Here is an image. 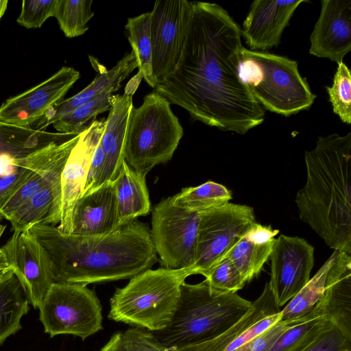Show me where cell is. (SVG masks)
<instances>
[{
	"label": "cell",
	"mask_w": 351,
	"mask_h": 351,
	"mask_svg": "<svg viewBox=\"0 0 351 351\" xmlns=\"http://www.w3.org/2000/svg\"><path fill=\"white\" fill-rule=\"evenodd\" d=\"M10 267L8 263L5 255L2 249L0 248V271L7 269Z\"/></svg>",
	"instance_id": "obj_40"
},
{
	"label": "cell",
	"mask_w": 351,
	"mask_h": 351,
	"mask_svg": "<svg viewBox=\"0 0 351 351\" xmlns=\"http://www.w3.org/2000/svg\"><path fill=\"white\" fill-rule=\"evenodd\" d=\"M256 222L254 208L228 203L199 213L192 274L204 275L225 258L237 240Z\"/></svg>",
	"instance_id": "obj_10"
},
{
	"label": "cell",
	"mask_w": 351,
	"mask_h": 351,
	"mask_svg": "<svg viewBox=\"0 0 351 351\" xmlns=\"http://www.w3.org/2000/svg\"><path fill=\"white\" fill-rule=\"evenodd\" d=\"M74 135L49 132L0 121V156L24 158L53 142L64 141Z\"/></svg>",
	"instance_id": "obj_25"
},
{
	"label": "cell",
	"mask_w": 351,
	"mask_h": 351,
	"mask_svg": "<svg viewBox=\"0 0 351 351\" xmlns=\"http://www.w3.org/2000/svg\"><path fill=\"white\" fill-rule=\"evenodd\" d=\"M232 198L231 191L221 184L208 181L197 186L186 187L172 196L174 205L202 213L222 206Z\"/></svg>",
	"instance_id": "obj_28"
},
{
	"label": "cell",
	"mask_w": 351,
	"mask_h": 351,
	"mask_svg": "<svg viewBox=\"0 0 351 351\" xmlns=\"http://www.w3.org/2000/svg\"><path fill=\"white\" fill-rule=\"evenodd\" d=\"M280 311L268 282L245 315L228 329L210 340L176 351H239L280 320Z\"/></svg>",
	"instance_id": "obj_16"
},
{
	"label": "cell",
	"mask_w": 351,
	"mask_h": 351,
	"mask_svg": "<svg viewBox=\"0 0 351 351\" xmlns=\"http://www.w3.org/2000/svg\"><path fill=\"white\" fill-rule=\"evenodd\" d=\"M93 0H58L54 16L67 38L86 33L88 22L94 16Z\"/></svg>",
	"instance_id": "obj_32"
},
{
	"label": "cell",
	"mask_w": 351,
	"mask_h": 351,
	"mask_svg": "<svg viewBox=\"0 0 351 351\" xmlns=\"http://www.w3.org/2000/svg\"><path fill=\"white\" fill-rule=\"evenodd\" d=\"M123 95H113L100 142L105 154L100 186L114 182L125 160L124 147L128 119L133 107L132 96L139 83L132 79Z\"/></svg>",
	"instance_id": "obj_20"
},
{
	"label": "cell",
	"mask_w": 351,
	"mask_h": 351,
	"mask_svg": "<svg viewBox=\"0 0 351 351\" xmlns=\"http://www.w3.org/2000/svg\"><path fill=\"white\" fill-rule=\"evenodd\" d=\"M105 154L99 141L95 147L83 190L82 195L88 194L100 186L101 177L104 166Z\"/></svg>",
	"instance_id": "obj_39"
},
{
	"label": "cell",
	"mask_w": 351,
	"mask_h": 351,
	"mask_svg": "<svg viewBox=\"0 0 351 351\" xmlns=\"http://www.w3.org/2000/svg\"><path fill=\"white\" fill-rule=\"evenodd\" d=\"M146 174L134 170L123 161L114 184L118 228L148 215L151 202Z\"/></svg>",
	"instance_id": "obj_24"
},
{
	"label": "cell",
	"mask_w": 351,
	"mask_h": 351,
	"mask_svg": "<svg viewBox=\"0 0 351 351\" xmlns=\"http://www.w3.org/2000/svg\"><path fill=\"white\" fill-rule=\"evenodd\" d=\"M279 231L255 222L226 254L246 282L256 277L269 260Z\"/></svg>",
	"instance_id": "obj_22"
},
{
	"label": "cell",
	"mask_w": 351,
	"mask_h": 351,
	"mask_svg": "<svg viewBox=\"0 0 351 351\" xmlns=\"http://www.w3.org/2000/svg\"><path fill=\"white\" fill-rule=\"evenodd\" d=\"M302 351H351V340L332 325Z\"/></svg>",
	"instance_id": "obj_38"
},
{
	"label": "cell",
	"mask_w": 351,
	"mask_h": 351,
	"mask_svg": "<svg viewBox=\"0 0 351 351\" xmlns=\"http://www.w3.org/2000/svg\"><path fill=\"white\" fill-rule=\"evenodd\" d=\"M1 248L29 304L38 308L54 282L45 248L29 230L14 232Z\"/></svg>",
	"instance_id": "obj_13"
},
{
	"label": "cell",
	"mask_w": 351,
	"mask_h": 351,
	"mask_svg": "<svg viewBox=\"0 0 351 351\" xmlns=\"http://www.w3.org/2000/svg\"><path fill=\"white\" fill-rule=\"evenodd\" d=\"M332 324L312 311L306 318L285 330L270 351H302Z\"/></svg>",
	"instance_id": "obj_30"
},
{
	"label": "cell",
	"mask_w": 351,
	"mask_h": 351,
	"mask_svg": "<svg viewBox=\"0 0 351 351\" xmlns=\"http://www.w3.org/2000/svg\"><path fill=\"white\" fill-rule=\"evenodd\" d=\"M241 28L221 5L193 1L180 58L154 90L191 117L244 134L261 125L265 110L239 75Z\"/></svg>",
	"instance_id": "obj_1"
},
{
	"label": "cell",
	"mask_w": 351,
	"mask_h": 351,
	"mask_svg": "<svg viewBox=\"0 0 351 351\" xmlns=\"http://www.w3.org/2000/svg\"><path fill=\"white\" fill-rule=\"evenodd\" d=\"M322 298L311 311L326 317L351 340V255L335 250Z\"/></svg>",
	"instance_id": "obj_19"
},
{
	"label": "cell",
	"mask_w": 351,
	"mask_h": 351,
	"mask_svg": "<svg viewBox=\"0 0 351 351\" xmlns=\"http://www.w3.org/2000/svg\"><path fill=\"white\" fill-rule=\"evenodd\" d=\"M106 119H94L81 133L71 150L61 174V214L58 228L71 234L75 204L82 196L91 158L104 133Z\"/></svg>",
	"instance_id": "obj_15"
},
{
	"label": "cell",
	"mask_w": 351,
	"mask_h": 351,
	"mask_svg": "<svg viewBox=\"0 0 351 351\" xmlns=\"http://www.w3.org/2000/svg\"><path fill=\"white\" fill-rule=\"evenodd\" d=\"M334 257L335 252L306 285L281 309V320L304 318L311 312L323 296L327 272Z\"/></svg>",
	"instance_id": "obj_29"
},
{
	"label": "cell",
	"mask_w": 351,
	"mask_h": 351,
	"mask_svg": "<svg viewBox=\"0 0 351 351\" xmlns=\"http://www.w3.org/2000/svg\"><path fill=\"white\" fill-rule=\"evenodd\" d=\"M304 160L306 180L295 199L300 219L330 248L351 255V132L319 136Z\"/></svg>",
	"instance_id": "obj_3"
},
{
	"label": "cell",
	"mask_w": 351,
	"mask_h": 351,
	"mask_svg": "<svg viewBox=\"0 0 351 351\" xmlns=\"http://www.w3.org/2000/svg\"><path fill=\"white\" fill-rule=\"evenodd\" d=\"M306 1H254L241 29V36L250 50L265 51L277 47L294 12Z\"/></svg>",
	"instance_id": "obj_18"
},
{
	"label": "cell",
	"mask_w": 351,
	"mask_h": 351,
	"mask_svg": "<svg viewBox=\"0 0 351 351\" xmlns=\"http://www.w3.org/2000/svg\"><path fill=\"white\" fill-rule=\"evenodd\" d=\"M203 276L211 291L219 294L237 293L246 283L234 265L226 257Z\"/></svg>",
	"instance_id": "obj_36"
},
{
	"label": "cell",
	"mask_w": 351,
	"mask_h": 351,
	"mask_svg": "<svg viewBox=\"0 0 351 351\" xmlns=\"http://www.w3.org/2000/svg\"><path fill=\"white\" fill-rule=\"evenodd\" d=\"M8 3V0H0V21L7 10Z\"/></svg>",
	"instance_id": "obj_41"
},
{
	"label": "cell",
	"mask_w": 351,
	"mask_h": 351,
	"mask_svg": "<svg viewBox=\"0 0 351 351\" xmlns=\"http://www.w3.org/2000/svg\"><path fill=\"white\" fill-rule=\"evenodd\" d=\"M45 332L72 335L84 340L103 329L102 307L86 285L53 282L38 307Z\"/></svg>",
	"instance_id": "obj_8"
},
{
	"label": "cell",
	"mask_w": 351,
	"mask_h": 351,
	"mask_svg": "<svg viewBox=\"0 0 351 351\" xmlns=\"http://www.w3.org/2000/svg\"><path fill=\"white\" fill-rule=\"evenodd\" d=\"M119 229L113 182H106L77 199L73 210L72 234L101 236Z\"/></svg>",
	"instance_id": "obj_21"
},
{
	"label": "cell",
	"mask_w": 351,
	"mask_h": 351,
	"mask_svg": "<svg viewBox=\"0 0 351 351\" xmlns=\"http://www.w3.org/2000/svg\"><path fill=\"white\" fill-rule=\"evenodd\" d=\"M1 218H0V222H1ZM5 228H6V226H5L2 225V224H1V223H0V238H1V237L2 236V234H3V232H4L5 229Z\"/></svg>",
	"instance_id": "obj_42"
},
{
	"label": "cell",
	"mask_w": 351,
	"mask_h": 351,
	"mask_svg": "<svg viewBox=\"0 0 351 351\" xmlns=\"http://www.w3.org/2000/svg\"><path fill=\"white\" fill-rule=\"evenodd\" d=\"M58 0H23L16 22L27 29L40 28L49 17L54 16Z\"/></svg>",
	"instance_id": "obj_37"
},
{
	"label": "cell",
	"mask_w": 351,
	"mask_h": 351,
	"mask_svg": "<svg viewBox=\"0 0 351 351\" xmlns=\"http://www.w3.org/2000/svg\"><path fill=\"white\" fill-rule=\"evenodd\" d=\"M80 77L73 67L62 66L39 84L6 99L0 106V121L31 128L62 101Z\"/></svg>",
	"instance_id": "obj_14"
},
{
	"label": "cell",
	"mask_w": 351,
	"mask_h": 351,
	"mask_svg": "<svg viewBox=\"0 0 351 351\" xmlns=\"http://www.w3.org/2000/svg\"><path fill=\"white\" fill-rule=\"evenodd\" d=\"M34 153L19 158L5 154L0 156V209L30 173Z\"/></svg>",
	"instance_id": "obj_34"
},
{
	"label": "cell",
	"mask_w": 351,
	"mask_h": 351,
	"mask_svg": "<svg viewBox=\"0 0 351 351\" xmlns=\"http://www.w3.org/2000/svg\"><path fill=\"white\" fill-rule=\"evenodd\" d=\"M269 259V282L276 305L282 309L308 282L314 265V247L298 237L280 235Z\"/></svg>",
	"instance_id": "obj_12"
},
{
	"label": "cell",
	"mask_w": 351,
	"mask_h": 351,
	"mask_svg": "<svg viewBox=\"0 0 351 351\" xmlns=\"http://www.w3.org/2000/svg\"><path fill=\"white\" fill-rule=\"evenodd\" d=\"M199 213L174 205L172 196L152 210L150 236L162 267H192L195 263ZM193 275V274H192Z\"/></svg>",
	"instance_id": "obj_9"
},
{
	"label": "cell",
	"mask_w": 351,
	"mask_h": 351,
	"mask_svg": "<svg viewBox=\"0 0 351 351\" xmlns=\"http://www.w3.org/2000/svg\"><path fill=\"white\" fill-rule=\"evenodd\" d=\"M192 11L193 1L186 0H157L154 3L150 12V34L153 73L157 84L177 66Z\"/></svg>",
	"instance_id": "obj_11"
},
{
	"label": "cell",
	"mask_w": 351,
	"mask_h": 351,
	"mask_svg": "<svg viewBox=\"0 0 351 351\" xmlns=\"http://www.w3.org/2000/svg\"><path fill=\"white\" fill-rule=\"evenodd\" d=\"M241 57L240 77L264 109L289 117L313 104L316 95L300 75L296 61L244 47Z\"/></svg>",
	"instance_id": "obj_6"
},
{
	"label": "cell",
	"mask_w": 351,
	"mask_h": 351,
	"mask_svg": "<svg viewBox=\"0 0 351 351\" xmlns=\"http://www.w3.org/2000/svg\"><path fill=\"white\" fill-rule=\"evenodd\" d=\"M321 11L310 36L309 53L343 62L351 50V1L322 0Z\"/></svg>",
	"instance_id": "obj_17"
},
{
	"label": "cell",
	"mask_w": 351,
	"mask_h": 351,
	"mask_svg": "<svg viewBox=\"0 0 351 351\" xmlns=\"http://www.w3.org/2000/svg\"><path fill=\"white\" fill-rule=\"evenodd\" d=\"M151 12L128 19L126 34L134 51L138 68V75L155 88L156 82L152 67V46L150 34Z\"/></svg>",
	"instance_id": "obj_27"
},
{
	"label": "cell",
	"mask_w": 351,
	"mask_h": 351,
	"mask_svg": "<svg viewBox=\"0 0 351 351\" xmlns=\"http://www.w3.org/2000/svg\"><path fill=\"white\" fill-rule=\"evenodd\" d=\"M29 304L13 269L0 271V346L21 329V320Z\"/></svg>",
	"instance_id": "obj_26"
},
{
	"label": "cell",
	"mask_w": 351,
	"mask_h": 351,
	"mask_svg": "<svg viewBox=\"0 0 351 351\" xmlns=\"http://www.w3.org/2000/svg\"><path fill=\"white\" fill-rule=\"evenodd\" d=\"M119 89L110 88L104 90L92 99L82 104L72 112L55 121L52 125L60 133L78 134L91 123L88 122L99 114L109 110L112 93Z\"/></svg>",
	"instance_id": "obj_31"
},
{
	"label": "cell",
	"mask_w": 351,
	"mask_h": 351,
	"mask_svg": "<svg viewBox=\"0 0 351 351\" xmlns=\"http://www.w3.org/2000/svg\"><path fill=\"white\" fill-rule=\"evenodd\" d=\"M137 66L135 53L132 50L130 53L121 58L112 69L98 71L93 81L80 93L67 99L61 101L52 108L38 123V130H43L47 125L53 124L104 90L110 88L119 89L121 82Z\"/></svg>",
	"instance_id": "obj_23"
},
{
	"label": "cell",
	"mask_w": 351,
	"mask_h": 351,
	"mask_svg": "<svg viewBox=\"0 0 351 351\" xmlns=\"http://www.w3.org/2000/svg\"><path fill=\"white\" fill-rule=\"evenodd\" d=\"M191 268L147 269L117 289L110 299L108 319L158 331L171 322L180 297V287Z\"/></svg>",
	"instance_id": "obj_5"
},
{
	"label": "cell",
	"mask_w": 351,
	"mask_h": 351,
	"mask_svg": "<svg viewBox=\"0 0 351 351\" xmlns=\"http://www.w3.org/2000/svg\"><path fill=\"white\" fill-rule=\"evenodd\" d=\"M252 302L237 293L219 294L204 280L183 282L176 312L164 329L152 332L163 346L181 349L210 340L228 329L248 311Z\"/></svg>",
	"instance_id": "obj_4"
},
{
	"label": "cell",
	"mask_w": 351,
	"mask_h": 351,
	"mask_svg": "<svg viewBox=\"0 0 351 351\" xmlns=\"http://www.w3.org/2000/svg\"><path fill=\"white\" fill-rule=\"evenodd\" d=\"M28 230L47 253L54 282L86 286L130 279L158 261L150 229L137 219L101 236L64 234L45 223Z\"/></svg>",
	"instance_id": "obj_2"
},
{
	"label": "cell",
	"mask_w": 351,
	"mask_h": 351,
	"mask_svg": "<svg viewBox=\"0 0 351 351\" xmlns=\"http://www.w3.org/2000/svg\"><path fill=\"white\" fill-rule=\"evenodd\" d=\"M100 351H176L161 344L152 332L138 326L115 332Z\"/></svg>",
	"instance_id": "obj_33"
},
{
	"label": "cell",
	"mask_w": 351,
	"mask_h": 351,
	"mask_svg": "<svg viewBox=\"0 0 351 351\" xmlns=\"http://www.w3.org/2000/svg\"><path fill=\"white\" fill-rule=\"evenodd\" d=\"M334 113L337 114L342 122L351 123V73L350 69L343 62L337 63L332 85L327 86Z\"/></svg>",
	"instance_id": "obj_35"
},
{
	"label": "cell",
	"mask_w": 351,
	"mask_h": 351,
	"mask_svg": "<svg viewBox=\"0 0 351 351\" xmlns=\"http://www.w3.org/2000/svg\"><path fill=\"white\" fill-rule=\"evenodd\" d=\"M170 104L154 90L145 96L139 107L131 109L124 158L134 170L147 174L172 158L184 130Z\"/></svg>",
	"instance_id": "obj_7"
}]
</instances>
